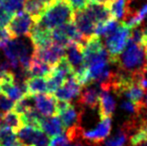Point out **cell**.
Wrapping results in <instances>:
<instances>
[{
	"label": "cell",
	"instance_id": "obj_27",
	"mask_svg": "<svg viewBox=\"0 0 147 146\" xmlns=\"http://www.w3.org/2000/svg\"><path fill=\"white\" fill-rule=\"evenodd\" d=\"M25 0H1V5L7 10L9 13L16 14L23 9Z\"/></svg>",
	"mask_w": 147,
	"mask_h": 146
},
{
	"label": "cell",
	"instance_id": "obj_4",
	"mask_svg": "<svg viewBox=\"0 0 147 146\" xmlns=\"http://www.w3.org/2000/svg\"><path fill=\"white\" fill-rule=\"evenodd\" d=\"M111 123L112 121L109 117V118L101 119V121L94 129H90V130L82 129L81 135H80L81 142H85L89 145H100L110 134Z\"/></svg>",
	"mask_w": 147,
	"mask_h": 146
},
{
	"label": "cell",
	"instance_id": "obj_39",
	"mask_svg": "<svg viewBox=\"0 0 147 146\" xmlns=\"http://www.w3.org/2000/svg\"><path fill=\"white\" fill-rule=\"evenodd\" d=\"M144 28H145V30H146V32H147V26H146V27H144Z\"/></svg>",
	"mask_w": 147,
	"mask_h": 146
},
{
	"label": "cell",
	"instance_id": "obj_41",
	"mask_svg": "<svg viewBox=\"0 0 147 146\" xmlns=\"http://www.w3.org/2000/svg\"><path fill=\"white\" fill-rule=\"evenodd\" d=\"M0 128H1V124H0Z\"/></svg>",
	"mask_w": 147,
	"mask_h": 146
},
{
	"label": "cell",
	"instance_id": "obj_26",
	"mask_svg": "<svg viewBox=\"0 0 147 146\" xmlns=\"http://www.w3.org/2000/svg\"><path fill=\"white\" fill-rule=\"evenodd\" d=\"M31 108H34L32 95L26 94V95H24L21 99L17 100V102H16L15 105H14L13 109L17 114L21 115V114H23L24 112H26V111L31 109Z\"/></svg>",
	"mask_w": 147,
	"mask_h": 146
},
{
	"label": "cell",
	"instance_id": "obj_8",
	"mask_svg": "<svg viewBox=\"0 0 147 146\" xmlns=\"http://www.w3.org/2000/svg\"><path fill=\"white\" fill-rule=\"evenodd\" d=\"M32 98H33L34 108L42 117L53 116L55 113H57V109H56L57 100L51 94L48 93L35 94V95H32Z\"/></svg>",
	"mask_w": 147,
	"mask_h": 146
},
{
	"label": "cell",
	"instance_id": "obj_37",
	"mask_svg": "<svg viewBox=\"0 0 147 146\" xmlns=\"http://www.w3.org/2000/svg\"><path fill=\"white\" fill-rule=\"evenodd\" d=\"M14 146H25V145L21 144V143H20V142H19V141H18V142H17V143H16V144H15V145H14Z\"/></svg>",
	"mask_w": 147,
	"mask_h": 146
},
{
	"label": "cell",
	"instance_id": "obj_32",
	"mask_svg": "<svg viewBox=\"0 0 147 146\" xmlns=\"http://www.w3.org/2000/svg\"><path fill=\"white\" fill-rule=\"evenodd\" d=\"M97 2V3H106L108 0H87V2Z\"/></svg>",
	"mask_w": 147,
	"mask_h": 146
},
{
	"label": "cell",
	"instance_id": "obj_36",
	"mask_svg": "<svg viewBox=\"0 0 147 146\" xmlns=\"http://www.w3.org/2000/svg\"><path fill=\"white\" fill-rule=\"evenodd\" d=\"M66 146H82V144L81 143H70V144H68Z\"/></svg>",
	"mask_w": 147,
	"mask_h": 146
},
{
	"label": "cell",
	"instance_id": "obj_18",
	"mask_svg": "<svg viewBox=\"0 0 147 146\" xmlns=\"http://www.w3.org/2000/svg\"><path fill=\"white\" fill-rule=\"evenodd\" d=\"M39 131L40 129L38 128H34L31 126H22L17 131L16 136L21 144L25 146H33Z\"/></svg>",
	"mask_w": 147,
	"mask_h": 146
},
{
	"label": "cell",
	"instance_id": "obj_1",
	"mask_svg": "<svg viewBox=\"0 0 147 146\" xmlns=\"http://www.w3.org/2000/svg\"><path fill=\"white\" fill-rule=\"evenodd\" d=\"M112 63L117 65L120 72L133 77L147 72V55L143 45L133 42L130 38Z\"/></svg>",
	"mask_w": 147,
	"mask_h": 146
},
{
	"label": "cell",
	"instance_id": "obj_11",
	"mask_svg": "<svg viewBox=\"0 0 147 146\" xmlns=\"http://www.w3.org/2000/svg\"><path fill=\"white\" fill-rule=\"evenodd\" d=\"M65 57L73 69V73L85 65L81 43L70 41L65 46Z\"/></svg>",
	"mask_w": 147,
	"mask_h": 146
},
{
	"label": "cell",
	"instance_id": "obj_23",
	"mask_svg": "<svg viewBox=\"0 0 147 146\" xmlns=\"http://www.w3.org/2000/svg\"><path fill=\"white\" fill-rule=\"evenodd\" d=\"M107 7L111 14V17L116 20H122L126 13V0H108Z\"/></svg>",
	"mask_w": 147,
	"mask_h": 146
},
{
	"label": "cell",
	"instance_id": "obj_29",
	"mask_svg": "<svg viewBox=\"0 0 147 146\" xmlns=\"http://www.w3.org/2000/svg\"><path fill=\"white\" fill-rule=\"evenodd\" d=\"M70 144L69 140H68L67 136L65 135V133L56 135L54 137H51V139L49 140V145L48 146H66Z\"/></svg>",
	"mask_w": 147,
	"mask_h": 146
},
{
	"label": "cell",
	"instance_id": "obj_33",
	"mask_svg": "<svg viewBox=\"0 0 147 146\" xmlns=\"http://www.w3.org/2000/svg\"><path fill=\"white\" fill-rule=\"evenodd\" d=\"M143 105H144V109L147 110V93L145 94V97H144V102H143Z\"/></svg>",
	"mask_w": 147,
	"mask_h": 146
},
{
	"label": "cell",
	"instance_id": "obj_2",
	"mask_svg": "<svg viewBox=\"0 0 147 146\" xmlns=\"http://www.w3.org/2000/svg\"><path fill=\"white\" fill-rule=\"evenodd\" d=\"M74 10L66 0H50L34 21V25L51 31L55 27L73 21Z\"/></svg>",
	"mask_w": 147,
	"mask_h": 146
},
{
	"label": "cell",
	"instance_id": "obj_35",
	"mask_svg": "<svg viewBox=\"0 0 147 146\" xmlns=\"http://www.w3.org/2000/svg\"><path fill=\"white\" fill-rule=\"evenodd\" d=\"M143 47H144V50H145L146 55H147V38H146V40L144 41V43H143Z\"/></svg>",
	"mask_w": 147,
	"mask_h": 146
},
{
	"label": "cell",
	"instance_id": "obj_15",
	"mask_svg": "<svg viewBox=\"0 0 147 146\" xmlns=\"http://www.w3.org/2000/svg\"><path fill=\"white\" fill-rule=\"evenodd\" d=\"M40 130H42L48 137H54L64 132V127L59 117H42L40 120Z\"/></svg>",
	"mask_w": 147,
	"mask_h": 146
},
{
	"label": "cell",
	"instance_id": "obj_7",
	"mask_svg": "<svg viewBox=\"0 0 147 146\" xmlns=\"http://www.w3.org/2000/svg\"><path fill=\"white\" fill-rule=\"evenodd\" d=\"M33 56L51 66H54L62 57L65 56V46L52 42L44 48L33 49Z\"/></svg>",
	"mask_w": 147,
	"mask_h": 146
},
{
	"label": "cell",
	"instance_id": "obj_3",
	"mask_svg": "<svg viewBox=\"0 0 147 146\" xmlns=\"http://www.w3.org/2000/svg\"><path fill=\"white\" fill-rule=\"evenodd\" d=\"M130 36V28L125 24L120 22L118 27L113 33L108 35L105 40V48L109 55V62L112 63L115 58L122 52L124 47L127 44V41Z\"/></svg>",
	"mask_w": 147,
	"mask_h": 146
},
{
	"label": "cell",
	"instance_id": "obj_9",
	"mask_svg": "<svg viewBox=\"0 0 147 146\" xmlns=\"http://www.w3.org/2000/svg\"><path fill=\"white\" fill-rule=\"evenodd\" d=\"M81 88L82 87L72 75L68 77L64 81V83L53 92V94H54V97L58 99V101L70 102L79 95Z\"/></svg>",
	"mask_w": 147,
	"mask_h": 146
},
{
	"label": "cell",
	"instance_id": "obj_25",
	"mask_svg": "<svg viewBox=\"0 0 147 146\" xmlns=\"http://www.w3.org/2000/svg\"><path fill=\"white\" fill-rule=\"evenodd\" d=\"M17 142L16 133L7 127L1 126L0 128V146H14Z\"/></svg>",
	"mask_w": 147,
	"mask_h": 146
},
{
	"label": "cell",
	"instance_id": "obj_24",
	"mask_svg": "<svg viewBox=\"0 0 147 146\" xmlns=\"http://www.w3.org/2000/svg\"><path fill=\"white\" fill-rule=\"evenodd\" d=\"M20 118H21L23 126H31L40 129V120L42 116L37 112L35 108H31L28 111L24 112L23 114L20 115Z\"/></svg>",
	"mask_w": 147,
	"mask_h": 146
},
{
	"label": "cell",
	"instance_id": "obj_10",
	"mask_svg": "<svg viewBox=\"0 0 147 146\" xmlns=\"http://www.w3.org/2000/svg\"><path fill=\"white\" fill-rule=\"evenodd\" d=\"M100 87L96 83H90L81 88L79 93V104L82 107H87L90 109H95L98 106Z\"/></svg>",
	"mask_w": 147,
	"mask_h": 146
},
{
	"label": "cell",
	"instance_id": "obj_38",
	"mask_svg": "<svg viewBox=\"0 0 147 146\" xmlns=\"http://www.w3.org/2000/svg\"><path fill=\"white\" fill-rule=\"evenodd\" d=\"M0 94H1V83H0Z\"/></svg>",
	"mask_w": 147,
	"mask_h": 146
},
{
	"label": "cell",
	"instance_id": "obj_30",
	"mask_svg": "<svg viewBox=\"0 0 147 146\" xmlns=\"http://www.w3.org/2000/svg\"><path fill=\"white\" fill-rule=\"evenodd\" d=\"M13 14L9 13L3 6L0 4V27L5 28L6 26H8L9 22L11 21Z\"/></svg>",
	"mask_w": 147,
	"mask_h": 146
},
{
	"label": "cell",
	"instance_id": "obj_12",
	"mask_svg": "<svg viewBox=\"0 0 147 146\" xmlns=\"http://www.w3.org/2000/svg\"><path fill=\"white\" fill-rule=\"evenodd\" d=\"M85 13L96 25L97 23L104 22L111 18V14L106 3H97V2H87L83 8Z\"/></svg>",
	"mask_w": 147,
	"mask_h": 146
},
{
	"label": "cell",
	"instance_id": "obj_19",
	"mask_svg": "<svg viewBox=\"0 0 147 146\" xmlns=\"http://www.w3.org/2000/svg\"><path fill=\"white\" fill-rule=\"evenodd\" d=\"M50 0H25L23 9L26 13L29 14L35 21L40 16V14L42 13L46 4Z\"/></svg>",
	"mask_w": 147,
	"mask_h": 146
},
{
	"label": "cell",
	"instance_id": "obj_34",
	"mask_svg": "<svg viewBox=\"0 0 147 146\" xmlns=\"http://www.w3.org/2000/svg\"><path fill=\"white\" fill-rule=\"evenodd\" d=\"M136 146H147V138L145 139V140L142 141V142H140L139 144H137Z\"/></svg>",
	"mask_w": 147,
	"mask_h": 146
},
{
	"label": "cell",
	"instance_id": "obj_17",
	"mask_svg": "<svg viewBox=\"0 0 147 146\" xmlns=\"http://www.w3.org/2000/svg\"><path fill=\"white\" fill-rule=\"evenodd\" d=\"M25 91L29 95L48 93L46 77H28L25 81Z\"/></svg>",
	"mask_w": 147,
	"mask_h": 146
},
{
	"label": "cell",
	"instance_id": "obj_22",
	"mask_svg": "<svg viewBox=\"0 0 147 146\" xmlns=\"http://www.w3.org/2000/svg\"><path fill=\"white\" fill-rule=\"evenodd\" d=\"M129 136L130 131L125 125L122 124L113 136L105 140V146H124Z\"/></svg>",
	"mask_w": 147,
	"mask_h": 146
},
{
	"label": "cell",
	"instance_id": "obj_40",
	"mask_svg": "<svg viewBox=\"0 0 147 146\" xmlns=\"http://www.w3.org/2000/svg\"><path fill=\"white\" fill-rule=\"evenodd\" d=\"M90 146H99V145H90Z\"/></svg>",
	"mask_w": 147,
	"mask_h": 146
},
{
	"label": "cell",
	"instance_id": "obj_6",
	"mask_svg": "<svg viewBox=\"0 0 147 146\" xmlns=\"http://www.w3.org/2000/svg\"><path fill=\"white\" fill-rule=\"evenodd\" d=\"M33 24H34V19L28 13L21 10L13 15L11 21L8 24L7 30L12 38L28 36L32 29Z\"/></svg>",
	"mask_w": 147,
	"mask_h": 146
},
{
	"label": "cell",
	"instance_id": "obj_16",
	"mask_svg": "<svg viewBox=\"0 0 147 146\" xmlns=\"http://www.w3.org/2000/svg\"><path fill=\"white\" fill-rule=\"evenodd\" d=\"M53 66L43 62L42 60L32 56L29 67L27 68V74L29 77H48L52 72Z\"/></svg>",
	"mask_w": 147,
	"mask_h": 146
},
{
	"label": "cell",
	"instance_id": "obj_31",
	"mask_svg": "<svg viewBox=\"0 0 147 146\" xmlns=\"http://www.w3.org/2000/svg\"><path fill=\"white\" fill-rule=\"evenodd\" d=\"M66 1L71 5V7L75 11L82 10L85 7L86 4H87V0H66Z\"/></svg>",
	"mask_w": 147,
	"mask_h": 146
},
{
	"label": "cell",
	"instance_id": "obj_21",
	"mask_svg": "<svg viewBox=\"0 0 147 146\" xmlns=\"http://www.w3.org/2000/svg\"><path fill=\"white\" fill-rule=\"evenodd\" d=\"M118 25H119L118 20L111 17V18H109L108 20H106V21L100 22V23H97L96 25H95L94 35L99 36V37L100 36L107 37L116 30Z\"/></svg>",
	"mask_w": 147,
	"mask_h": 146
},
{
	"label": "cell",
	"instance_id": "obj_20",
	"mask_svg": "<svg viewBox=\"0 0 147 146\" xmlns=\"http://www.w3.org/2000/svg\"><path fill=\"white\" fill-rule=\"evenodd\" d=\"M1 126L7 127V128L11 129L14 132H17L23 125H22L20 115L17 114L15 111L11 110L6 113H3L1 120Z\"/></svg>",
	"mask_w": 147,
	"mask_h": 146
},
{
	"label": "cell",
	"instance_id": "obj_5",
	"mask_svg": "<svg viewBox=\"0 0 147 146\" xmlns=\"http://www.w3.org/2000/svg\"><path fill=\"white\" fill-rule=\"evenodd\" d=\"M56 109L60 120L63 124L64 130L81 126L80 124L83 114L81 110L76 109L72 104L66 101H57Z\"/></svg>",
	"mask_w": 147,
	"mask_h": 146
},
{
	"label": "cell",
	"instance_id": "obj_13",
	"mask_svg": "<svg viewBox=\"0 0 147 146\" xmlns=\"http://www.w3.org/2000/svg\"><path fill=\"white\" fill-rule=\"evenodd\" d=\"M73 23L75 24L78 31L81 33L83 38L88 39L89 37L94 35L95 23L90 19V17L85 13L83 9L74 11Z\"/></svg>",
	"mask_w": 147,
	"mask_h": 146
},
{
	"label": "cell",
	"instance_id": "obj_28",
	"mask_svg": "<svg viewBox=\"0 0 147 146\" xmlns=\"http://www.w3.org/2000/svg\"><path fill=\"white\" fill-rule=\"evenodd\" d=\"M14 105L15 101L8 98L4 94H0V112L6 113L8 111H11L14 108Z\"/></svg>",
	"mask_w": 147,
	"mask_h": 146
},
{
	"label": "cell",
	"instance_id": "obj_42",
	"mask_svg": "<svg viewBox=\"0 0 147 146\" xmlns=\"http://www.w3.org/2000/svg\"><path fill=\"white\" fill-rule=\"evenodd\" d=\"M0 3H1V0H0Z\"/></svg>",
	"mask_w": 147,
	"mask_h": 146
},
{
	"label": "cell",
	"instance_id": "obj_14",
	"mask_svg": "<svg viewBox=\"0 0 147 146\" xmlns=\"http://www.w3.org/2000/svg\"><path fill=\"white\" fill-rule=\"evenodd\" d=\"M115 107H116V103L110 92L106 90H101L98 100V114L100 119L109 118V117L111 118L114 113Z\"/></svg>",
	"mask_w": 147,
	"mask_h": 146
}]
</instances>
